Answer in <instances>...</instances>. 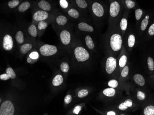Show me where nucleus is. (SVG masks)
Wrapping results in <instances>:
<instances>
[{
	"label": "nucleus",
	"instance_id": "obj_21",
	"mask_svg": "<svg viewBox=\"0 0 154 115\" xmlns=\"http://www.w3.org/2000/svg\"><path fill=\"white\" fill-rule=\"evenodd\" d=\"M33 45L31 43H25L21 45L20 47V52L22 54L25 55L32 49Z\"/></svg>",
	"mask_w": 154,
	"mask_h": 115
},
{
	"label": "nucleus",
	"instance_id": "obj_8",
	"mask_svg": "<svg viewBox=\"0 0 154 115\" xmlns=\"http://www.w3.org/2000/svg\"><path fill=\"white\" fill-rule=\"evenodd\" d=\"M49 14L48 12L42 10L36 9L32 15L33 20L39 22L42 21H45L49 18Z\"/></svg>",
	"mask_w": 154,
	"mask_h": 115
},
{
	"label": "nucleus",
	"instance_id": "obj_35",
	"mask_svg": "<svg viewBox=\"0 0 154 115\" xmlns=\"http://www.w3.org/2000/svg\"><path fill=\"white\" fill-rule=\"evenodd\" d=\"M6 73L9 75L11 79H14L16 77L15 72L11 67H8L6 69Z\"/></svg>",
	"mask_w": 154,
	"mask_h": 115
},
{
	"label": "nucleus",
	"instance_id": "obj_37",
	"mask_svg": "<svg viewBox=\"0 0 154 115\" xmlns=\"http://www.w3.org/2000/svg\"><path fill=\"white\" fill-rule=\"evenodd\" d=\"M61 69L63 73H68L69 69V66L68 63L63 62L61 65Z\"/></svg>",
	"mask_w": 154,
	"mask_h": 115
},
{
	"label": "nucleus",
	"instance_id": "obj_18",
	"mask_svg": "<svg viewBox=\"0 0 154 115\" xmlns=\"http://www.w3.org/2000/svg\"><path fill=\"white\" fill-rule=\"evenodd\" d=\"M55 22L59 26H64L67 24L68 19L65 15H59L55 18Z\"/></svg>",
	"mask_w": 154,
	"mask_h": 115
},
{
	"label": "nucleus",
	"instance_id": "obj_23",
	"mask_svg": "<svg viewBox=\"0 0 154 115\" xmlns=\"http://www.w3.org/2000/svg\"><path fill=\"white\" fill-rule=\"evenodd\" d=\"M133 79L135 83L140 86H143V85H145V79L141 75L136 74L134 76Z\"/></svg>",
	"mask_w": 154,
	"mask_h": 115
},
{
	"label": "nucleus",
	"instance_id": "obj_17",
	"mask_svg": "<svg viewBox=\"0 0 154 115\" xmlns=\"http://www.w3.org/2000/svg\"><path fill=\"white\" fill-rule=\"evenodd\" d=\"M124 8L128 10L133 9L138 7L136 0H122Z\"/></svg>",
	"mask_w": 154,
	"mask_h": 115
},
{
	"label": "nucleus",
	"instance_id": "obj_4",
	"mask_svg": "<svg viewBox=\"0 0 154 115\" xmlns=\"http://www.w3.org/2000/svg\"><path fill=\"white\" fill-rule=\"evenodd\" d=\"M74 54L77 61L79 62H85L90 58L89 52L85 48L81 46H78L75 48Z\"/></svg>",
	"mask_w": 154,
	"mask_h": 115
},
{
	"label": "nucleus",
	"instance_id": "obj_38",
	"mask_svg": "<svg viewBox=\"0 0 154 115\" xmlns=\"http://www.w3.org/2000/svg\"><path fill=\"white\" fill-rule=\"evenodd\" d=\"M88 94H89V92H88V90H85V89H83V90H82L79 91L78 95V97L82 98H84V97L87 96Z\"/></svg>",
	"mask_w": 154,
	"mask_h": 115
},
{
	"label": "nucleus",
	"instance_id": "obj_40",
	"mask_svg": "<svg viewBox=\"0 0 154 115\" xmlns=\"http://www.w3.org/2000/svg\"><path fill=\"white\" fill-rule=\"evenodd\" d=\"M148 34L150 36H154V22L149 26L148 29Z\"/></svg>",
	"mask_w": 154,
	"mask_h": 115
},
{
	"label": "nucleus",
	"instance_id": "obj_45",
	"mask_svg": "<svg viewBox=\"0 0 154 115\" xmlns=\"http://www.w3.org/2000/svg\"><path fill=\"white\" fill-rule=\"evenodd\" d=\"M72 101V97L70 95H67L64 98V102L66 104H68Z\"/></svg>",
	"mask_w": 154,
	"mask_h": 115
},
{
	"label": "nucleus",
	"instance_id": "obj_33",
	"mask_svg": "<svg viewBox=\"0 0 154 115\" xmlns=\"http://www.w3.org/2000/svg\"><path fill=\"white\" fill-rule=\"evenodd\" d=\"M145 115H154V107L153 106H149L146 107L143 111Z\"/></svg>",
	"mask_w": 154,
	"mask_h": 115
},
{
	"label": "nucleus",
	"instance_id": "obj_46",
	"mask_svg": "<svg viewBox=\"0 0 154 115\" xmlns=\"http://www.w3.org/2000/svg\"><path fill=\"white\" fill-rule=\"evenodd\" d=\"M81 110V107L79 106H77L75 107V108L73 109V112L74 114L78 115Z\"/></svg>",
	"mask_w": 154,
	"mask_h": 115
},
{
	"label": "nucleus",
	"instance_id": "obj_13",
	"mask_svg": "<svg viewBox=\"0 0 154 115\" xmlns=\"http://www.w3.org/2000/svg\"><path fill=\"white\" fill-rule=\"evenodd\" d=\"M33 4L34 2L30 1H27V0L23 1L17 8L18 12L21 13L26 12L31 7V6L33 5Z\"/></svg>",
	"mask_w": 154,
	"mask_h": 115
},
{
	"label": "nucleus",
	"instance_id": "obj_41",
	"mask_svg": "<svg viewBox=\"0 0 154 115\" xmlns=\"http://www.w3.org/2000/svg\"><path fill=\"white\" fill-rule=\"evenodd\" d=\"M129 73V67H128L127 66H125L123 68V70H122V72H121V76L123 78L126 77V76H128Z\"/></svg>",
	"mask_w": 154,
	"mask_h": 115
},
{
	"label": "nucleus",
	"instance_id": "obj_22",
	"mask_svg": "<svg viewBox=\"0 0 154 115\" xmlns=\"http://www.w3.org/2000/svg\"><path fill=\"white\" fill-rule=\"evenodd\" d=\"M38 29L34 24L30 25L28 28V32L29 35L33 38H36L38 36Z\"/></svg>",
	"mask_w": 154,
	"mask_h": 115
},
{
	"label": "nucleus",
	"instance_id": "obj_42",
	"mask_svg": "<svg viewBox=\"0 0 154 115\" xmlns=\"http://www.w3.org/2000/svg\"><path fill=\"white\" fill-rule=\"evenodd\" d=\"M137 98L139 100H145V94L143 92L139 91L137 93Z\"/></svg>",
	"mask_w": 154,
	"mask_h": 115
},
{
	"label": "nucleus",
	"instance_id": "obj_49",
	"mask_svg": "<svg viewBox=\"0 0 154 115\" xmlns=\"http://www.w3.org/2000/svg\"><path fill=\"white\" fill-rule=\"evenodd\" d=\"M109 2H111V1H116V0H108Z\"/></svg>",
	"mask_w": 154,
	"mask_h": 115
},
{
	"label": "nucleus",
	"instance_id": "obj_15",
	"mask_svg": "<svg viewBox=\"0 0 154 115\" xmlns=\"http://www.w3.org/2000/svg\"><path fill=\"white\" fill-rule=\"evenodd\" d=\"M78 28L79 30L83 31V32L91 33L94 31V29L92 26L90 25L86 22H79L78 25Z\"/></svg>",
	"mask_w": 154,
	"mask_h": 115
},
{
	"label": "nucleus",
	"instance_id": "obj_5",
	"mask_svg": "<svg viewBox=\"0 0 154 115\" xmlns=\"http://www.w3.org/2000/svg\"><path fill=\"white\" fill-rule=\"evenodd\" d=\"M39 51L42 55L48 57L56 54L58 51V48L53 45L44 44L40 47Z\"/></svg>",
	"mask_w": 154,
	"mask_h": 115
},
{
	"label": "nucleus",
	"instance_id": "obj_7",
	"mask_svg": "<svg viewBox=\"0 0 154 115\" xmlns=\"http://www.w3.org/2000/svg\"><path fill=\"white\" fill-rule=\"evenodd\" d=\"M33 5L36 9L42 10L48 12H51L53 9L51 3L47 0H38L34 2Z\"/></svg>",
	"mask_w": 154,
	"mask_h": 115
},
{
	"label": "nucleus",
	"instance_id": "obj_16",
	"mask_svg": "<svg viewBox=\"0 0 154 115\" xmlns=\"http://www.w3.org/2000/svg\"><path fill=\"white\" fill-rule=\"evenodd\" d=\"M150 15L147 14L145 15L144 18H143L141 22H140V30L142 32H144L146 30L150 22Z\"/></svg>",
	"mask_w": 154,
	"mask_h": 115
},
{
	"label": "nucleus",
	"instance_id": "obj_30",
	"mask_svg": "<svg viewBox=\"0 0 154 115\" xmlns=\"http://www.w3.org/2000/svg\"><path fill=\"white\" fill-rule=\"evenodd\" d=\"M144 11L142 9L140 8L139 6L136 8L135 10V16L136 20L140 21L143 15Z\"/></svg>",
	"mask_w": 154,
	"mask_h": 115
},
{
	"label": "nucleus",
	"instance_id": "obj_39",
	"mask_svg": "<svg viewBox=\"0 0 154 115\" xmlns=\"http://www.w3.org/2000/svg\"><path fill=\"white\" fill-rule=\"evenodd\" d=\"M108 84L110 87L116 88L118 86V83L117 80L115 79H112L108 82Z\"/></svg>",
	"mask_w": 154,
	"mask_h": 115
},
{
	"label": "nucleus",
	"instance_id": "obj_47",
	"mask_svg": "<svg viewBox=\"0 0 154 115\" xmlns=\"http://www.w3.org/2000/svg\"><path fill=\"white\" fill-rule=\"evenodd\" d=\"M38 60V59H32L31 58H30L29 57L27 59V62L28 63H34Z\"/></svg>",
	"mask_w": 154,
	"mask_h": 115
},
{
	"label": "nucleus",
	"instance_id": "obj_29",
	"mask_svg": "<svg viewBox=\"0 0 154 115\" xmlns=\"http://www.w3.org/2000/svg\"><path fill=\"white\" fill-rule=\"evenodd\" d=\"M59 4L61 8L66 10L72 5L70 0H59Z\"/></svg>",
	"mask_w": 154,
	"mask_h": 115
},
{
	"label": "nucleus",
	"instance_id": "obj_44",
	"mask_svg": "<svg viewBox=\"0 0 154 115\" xmlns=\"http://www.w3.org/2000/svg\"><path fill=\"white\" fill-rule=\"evenodd\" d=\"M10 79H11V78L6 73V74H2L0 75L1 80H3V81H6V80H9Z\"/></svg>",
	"mask_w": 154,
	"mask_h": 115
},
{
	"label": "nucleus",
	"instance_id": "obj_6",
	"mask_svg": "<svg viewBox=\"0 0 154 115\" xmlns=\"http://www.w3.org/2000/svg\"><path fill=\"white\" fill-rule=\"evenodd\" d=\"M14 104L10 100L3 102L0 107V115H14Z\"/></svg>",
	"mask_w": 154,
	"mask_h": 115
},
{
	"label": "nucleus",
	"instance_id": "obj_2",
	"mask_svg": "<svg viewBox=\"0 0 154 115\" xmlns=\"http://www.w3.org/2000/svg\"><path fill=\"white\" fill-rule=\"evenodd\" d=\"M124 9L122 0H116L109 2V13L113 19H118Z\"/></svg>",
	"mask_w": 154,
	"mask_h": 115
},
{
	"label": "nucleus",
	"instance_id": "obj_34",
	"mask_svg": "<svg viewBox=\"0 0 154 115\" xmlns=\"http://www.w3.org/2000/svg\"><path fill=\"white\" fill-rule=\"evenodd\" d=\"M128 58L125 55H123L119 60V65L121 67H124L126 65Z\"/></svg>",
	"mask_w": 154,
	"mask_h": 115
},
{
	"label": "nucleus",
	"instance_id": "obj_1",
	"mask_svg": "<svg viewBox=\"0 0 154 115\" xmlns=\"http://www.w3.org/2000/svg\"><path fill=\"white\" fill-rule=\"evenodd\" d=\"M89 9L95 17L102 18L107 12V7L101 0H90Z\"/></svg>",
	"mask_w": 154,
	"mask_h": 115
},
{
	"label": "nucleus",
	"instance_id": "obj_25",
	"mask_svg": "<svg viewBox=\"0 0 154 115\" xmlns=\"http://www.w3.org/2000/svg\"><path fill=\"white\" fill-rule=\"evenodd\" d=\"M125 12L124 11V17L121 18L120 22V29L121 31L125 32L127 29L128 25V19L125 17Z\"/></svg>",
	"mask_w": 154,
	"mask_h": 115
},
{
	"label": "nucleus",
	"instance_id": "obj_10",
	"mask_svg": "<svg viewBox=\"0 0 154 115\" xmlns=\"http://www.w3.org/2000/svg\"><path fill=\"white\" fill-rule=\"evenodd\" d=\"M14 47V40L10 34H6L3 38L2 47L6 51L11 50Z\"/></svg>",
	"mask_w": 154,
	"mask_h": 115
},
{
	"label": "nucleus",
	"instance_id": "obj_20",
	"mask_svg": "<svg viewBox=\"0 0 154 115\" xmlns=\"http://www.w3.org/2000/svg\"><path fill=\"white\" fill-rule=\"evenodd\" d=\"M15 39L18 44L22 45L25 41L24 33L21 30H18L15 34Z\"/></svg>",
	"mask_w": 154,
	"mask_h": 115
},
{
	"label": "nucleus",
	"instance_id": "obj_27",
	"mask_svg": "<svg viewBox=\"0 0 154 115\" xmlns=\"http://www.w3.org/2000/svg\"><path fill=\"white\" fill-rule=\"evenodd\" d=\"M85 42L86 46L89 49H94L95 47L94 42L93 41L92 38L90 35H87L85 37Z\"/></svg>",
	"mask_w": 154,
	"mask_h": 115
},
{
	"label": "nucleus",
	"instance_id": "obj_3",
	"mask_svg": "<svg viewBox=\"0 0 154 115\" xmlns=\"http://www.w3.org/2000/svg\"><path fill=\"white\" fill-rule=\"evenodd\" d=\"M109 46L113 51L120 50L122 47L123 39L121 34L118 33H113L109 37Z\"/></svg>",
	"mask_w": 154,
	"mask_h": 115
},
{
	"label": "nucleus",
	"instance_id": "obj_28",
	"mask_svg": "<svg viewBox=\"0 0 154 115\" xmlns=\"http://www.w3.org/2000/svg\"><path fill=\"white\" fill-rule=\"evenodd\" d=\"M128 46L129 48H133L136 43V37L133 34H130L128 35L127 39Z\"/></svg>",
	"mask_w": 154,
	"mask_h": 115
},
{
	"label": "nucleus",
	"instance_id": "obj_12",
	"mask_svg": "<svg viewBox=\"0 0 154 115\" xmlns=\"http://www.w3.org/2000/svg\"><path fill=\"white\" fill-rule=\"evenodd\" d=\"M116 67V60L113 57H109L106 63V71L108 74H111Z\"/></svg>",
	"mask_w": 154,
	"mask_h": 115
},
{
	"label": "nucleus",
	"instance_id": "obj_19",
	"mask_svg": "<svg viewBox=\"0 0 154 115\" xmlns=\"http://www.w3.org/2000/svg\"><path fill=\"white\" fill-rule=\"evenodd\" d=\"M22 1L23 0H9L6 4V8L9 9H14L17 8Z\"/></svg>",
	"mask_w": 154,
	"mask_h": 115
},
{
	"label": "nucleus",
	"instance_id": "obj_11",
	"mask_svg": "<svg viewBox=\"0 0 154 115\" xmlns=\"http://www.w3.org/2000/svg\"><path fill=\"white\" fill-rule=\"evenodd\" d=\"M60 39L63 45L68 46L70 44L72 39L71 33L66 29L61 30L60 34Z\"/></svg>",
	"mask_w": 154,
	"mask_h": 115
},
{
	"label": "nucleus",
	"instance_id": "obj_32",
	"mask_svg": "<svg viewBox=\"0 0 154 115\" xmlns=\"http://www.w3.org/2000/svg\"><path fill=\"white\" fill-rule=\"evenodd\" d=\"M48 26L47 22L45 21H42L39 22L38 25V29L39 31H42L45 30Z\"/></svg>",
	"mask_w": 154,
	"mask_h": 115
},
{
	"label": "nucleus",
	"instance_id": "obj_14",
	"mask_svg": "<svg viewBox=\"0 0 154 115\" xmlns=\"http://www.w3.org/2000/svg\"><path fill=\"white\" fill-rule=\"evenodd\" d=\"M66 12L68 16L73 19H78L80 16L79 9L73 6V5L66 10Z\"/></svg>",
	"mask_w": 154,
	"mask_h": 115
},
{
	"label": "nucleus",
	"instance_id": "obj_36",
	"mask_svg": "<svg viewBox=\"0 0 154 115\" xmlns=\"http://www.w3.org/2000/svg\"><path fill=\"white\" fill-rule=\"evenodd\" d=\"M148 68L150 71H153L154 70V62L153 58L151 57H149L147 60Z\"/></svg>",
	"mask_w": 154,
	"mask_h": 115
},
{
	"label": "nucleus",
	"instance_id": "obj_31",
	"mask_svg": "<svg viewBox=\"0 0 154 115\" xmlns=\"http://www.w3.org/2000/svg\"><path fill=\"white\" fill-rule=\"evenodd\" d=\"M103 93L105 96L108 97H112L116 94V90L112 88H107L104 90Z\"/></svg>",
	"mask_w": 154,
	"mask_h": 115
},
{
	"label": "nucleus",
	"instance_id": "obj_48",
	"mask_svg": "<svg viewBox=\"0 0 154 115\" xmlns=\"http://www.w3.org/2000/svg\"><path fill=\"white\" fill-rule=\"evenodd\" d=\"M107 115H116V114L115 112L113 111H108V113H107Z\"/></svg>",
	"mask_w": 154,
	"mask_h": 115
},
{
	"label": "nucleus",
	"instance_id": "obj_26",
	"mask_svg": "<svg viewBox=\"0 0 154 115\" xmlns=\"http://www.w3.org/2000/svg\"><path fill=\"white\" fill-rule=\"evenodd\" d=\"M63 82V77L61 75L58 74L56 75L52 81V84L54 86H58L61 85Z\"/></svg>",
	"mask_w": 154,
	"mask_h": 115
},
{
	"label": "nucleus",
	"instance_id": "obj_43",
	"mask_svg": "<svg viewBox=\"0 0 154 115\" xmlns=\"http://www.w3.org/2000/svg\"><path fill=\"white\" fill-rule=\"evenodd\" d=\"M29 57L32 59H38L39 58V54L36 51H33L29 55Z\"/></svg>",
	"mask_w": 154,
	"mask_h": 115
},
{
	"label": "nucleus",
	"instance_id": "obj_24",
	"mask_svg": "<svg viewBox=\"0 0 154 115\" xmlns=\"http://www.w3.org/2000/svg\"><path fill=\"white\" fill-rule=\"evenodd\" d=\"M133 106V101L131 100H126L124 102L122 103L119 105V109L122 111H125L128 109V107H130Z\"/></svg>",
	"mask_w": 154,
	"mask_h": 115
},
{
	"label": "nucleus",
	"instance_id": "obj_9",
	"mask_svg": "<svg viewBox=\"0 0 154 115\" xmlns=\"http://www.w3.org/2000/svg\"><path fill=\"white\" fill-rule=\"evenodd\" d=\"M72 5L79 10H86L89 9L90 0H70Z\"/></svg>",
	"mask_w": 154,
	"mask_h": 115
}]
</instances>
